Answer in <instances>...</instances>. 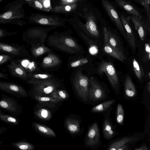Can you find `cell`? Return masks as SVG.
Listing matches in <instances>:
<instances>
[{
  "mask_svg": "<svg viewBox=\"0 0 150 150\" xmlns=\"http://www.w3.org/2000/svg\"><path fill=\"white\" fill-rule=\"evenodd\" d=\"M24 0H16L8 3L4 10L0 13V24H13L23 26L26 22L22 20L25 18L23 8Z\"/></svg>",
  "mask_w": 150,
  "mask_h": 150,
  "instance_id": "6da1fadb",
  "label": "cell"
},
{
  "mask_svg": "<svg viewBox=\"0 0 150 150\" xmlns=\"http://www.w3.org/2000/svg\"><path fill=\"white\" fill-rule=\"evenodd\" d=\"M26 83L32 86L30 96H49L59 86L58 83L51 78L41 80L30 79Z\"/></svg>",
  "mask_w": 150,
  "mask_h": 150,
  "instance_id": "7a4b0ae2",
  "label": "cell"
},
{
  "mask_svg": "<svg viewBox=\"0 0 150 150\" xmlns=\"http://www.w3.org/2000/svg\"><path fill=\"white\" fill-rule=\"evenodd\" d=\"M144 133H136L124 136L114 139L109 143L108 150L132 149L135 145L144 138Z\"/></svg>",
  "mask_w": 150,
  "mask_h": 150,
  "instance_id": "3957f363",
  "label": "cell"
},
{
  "mask_svg": "<svg viewBox=\"0 0 150 150\" xmlns=\"http://www.w3.org/2000/svg\"><path fill=\"white\" fill-rule=\"evenodd\" d=\"M50 39L51 45L64 52L75 54L81 50V46L73 39L69 36L53 37Z\"/></svg>",
  "mask_w": 150,
  "mask_h": 150,
  "instance_id": "277c9868",
  "label": "cell"
},
{
  "mask_svg": "<svg viewBox=\"0 0 150 150\" xmlns=\"http://www.w3.org/2000/svg\"><path fill=\"white\" fill-rule=\"evenodd\" d=\"M89 82L88 100L95 104L106 100L108 92L93 77L89 79Z\"/></svg>",
  "mask_w": 150,
  "mask_h": 150,
  "instance_id": "5b68a950",
  "label": "cell"
},
{
  "mask_svg": "<svg viewBox=\"0 0 150 150\" xmlns=\"http://www.w3.org/2000/svg\"><path fill=\"white\" fill-rule=\"evenodd\" d=\"M98 71L100 74L105 73L114 91L118 94L120 91V83L113 65L110 62L103 61L99 65Z\"/></svg>",
  "mask_w": 150,
  "mask_h": 150,
  "instance_id": "8992f818",
  "label": "cell"
},
{
  "mask_svg": "<svg viewBox=\"0 0 150 150\" xmlns=\"http://www.w3.org/2000/svg\"><path fill=\"white\" fill-rule=\"evenodd\" d=\"M73 83L78 96L84 101H88L89 79L82 74L81 69L78 70L76 73Z\"/></svg>",
  "mask_w": 150,
  "mask_h": 150,
  "instance_id": "52a82bcc",
  "label": "cell"
},
{
  "mask_svg": "<svg viewBox=\"0 0 150 150\" xmlns=\"http://www.w3.org/2000/svg\"><path fill=\"white\" fill-rule=\"evenodd\" d=\"M0 108L15 116L20 115L23 112V107L16 99L4 94L0 100Z\"/></svg>",
  "mask_w": 150,
  "mask_h": 150,
  "instance_id": "ba28073f",
  "label": "cell"
},
{
  "mask_svg": "<svg viewBox=\"0 0 150 150\" xmlns=\"http://www.w3.org/2000/svg\"><path fill=\"white\" fill-rule=\"evenodd\" d=\"M102 143L99 126L96 122H93L88 129L85 144L92 149H97Z\"/></svg>",
  "mask_w": 150,
  "mask_h": 150,
  "instance_id": "9c48e42d",
  "label": "cell"
},
{
  "mask_svg": "<svg viewBox=\"0 0 150 150\" xmlns=\"http://www.w3.org/2000/svg\"><path fill=\"white\" fill-rule=\"evenodd\" d=\"M112 108L102 114L104 117L102 126V132L105 139L110 140L119 133L116 130L117 126L113 125L110 117Z\"/></svg>",
  "mask_w": 150,
  "mask_h": 150,
  "instance_id": "30bf717a",
  "label": "cell"
},
{
  "mask_svg": "<svg viewBox=\"0 0 150 150\" xmlns=\"http://www.w3.org/2000/svg\"><path fill=\"white\" fill-rule=\"evenodd\" d=\"M101 1L103 7L109 17L115 24L124 37L127 39L126 34L120 18L113 5L107 0H101Z\"/></svg>",
  "mask_w": 150,
  "mask_h": 150,
  "instance_id": "8fae6325",
  "label": "cell"
},
{
  "mask_svg": "<svg viewBox=\"0 0 150 150\" xmlns=\"http://www.w3.org/2000/svg\"><path fill=\"white\" fill-rule=\"evenodd\" d=\"M0 90L19 98L28 96L22 86L14 83L0 81Z\"/></svg>",
  "mask_w": 150,
  "mask_h": 150,
  "instance_id": "7c38bea8",
  "label": "cell"
},
{
  "mask_svg": "<svg viewBox=\"0 0 150 150\" xmlns=\"http://www.w3.org/2000/svg\"><path fill=\"white\" fill-rule=\"evenodd\" d=\"M29 19L33 23L42 25L58 26L62 24L57 19L47 16L37 15L30 16Z\"/></svg>",
  "mask_w": 150,
  "mask_h": 150,
  "instance_id": "4fadbf2b",
  "label": "cell"
},
{
  "mask_svg": "<svg viewBox=\"0 0 150 150\" xmlns=\"http://www.w3.org/2000/svg\"><path fill=\"white\" fill-rule=\"evenodd\" d=\"M0 50L18 57L26 56L27 55L26 50L21 46H16L1 42Z\"/></svg>",
  "mask_w": 150,
  "mask_h": 150,
  "instance_id": "5bb4252c",
  "label": "cell"
},
{
  "mask_svg": "<svg viewBox=\"0 0 150 150\" xmlns=\"http://www.w3.org/2000/svg\"><path fill=\"white\" fill-rule=\"evenodd\" d=\"M121 21L126 33L127 39L130 45L133 49L135 47V40L134 35L129 23L130 17H125L121 15L120 16Z\"/></svg>",
  "mask_w": 150,
  "mask_h": 150,
  "instance_id": "9a60e30c",
  "label": "cell"
},
{
  "mask_svg": "<svg viewBox=\"0 0 150 150\" xmlns=\"http://www.w3.org/2000/svg\"><path fill=\"white\" fill-rule=\"evenodd\" d=\"M8 67L10 73L13 76L23 80H26L28 78V74L19 63L12 61L8 65Z\"/></svg>",
  "mask_w": 150,
  "mask_h": 150,
  "instance_id": "2e32d148",
  "label": "cell"
},
{
  "mask_svg": "<svg viewBox=\"0 0 150 150\" xmlns=\"http://www.w3.org/2000/svg\"><path fill=\"white\" fill-rule=\"evenodd\" d=\"M108 42L112 47L117 52L123 59H126L124 54L123 48L117 37L109 29L108 30Z\"/></svg>",
  "mask_w": 150,
  "mask_h": 150,
  "instance_id": "e0dca14e",
  "label": "cell"
},
{
  "mask_svg": "<svg viewBox=\"0 0 150 150\" xmlns=\"http://www.w3.org/2000/svg\"><path fill=\"white\" fill-rule=\"evenodd\" d=\"M103 34L104 40L103 50L106 53L121 62L123 60L118 54L110 45L108 42V33L107 29L105 27L103 28Z\"/></svg>",
  "mask_w": 150,
  "mask_h": 150,
  "instance_id": "ac0fdd59",
  "label": "cell"
},
{
  "mask_svg": "<svg viewBox=\"0 0 150 150\" xmlns=\"http://www.w3.org/2000/svg\"><path fill=\"white\" fill-rule=\"evenodd\" d=\"M86 20L85 26L88 32L95 37L99 36L96 23V20L94 15L91 13H88L86 16Z\"/></svg>",
  "mask_w": 150,
  "mask_h": 150,
  "instance_id": "d6986e66",
  "label": "cell"
},
{
  "mask_svg": "<svg viewBox=\"0 0 150 150\" xmlns=\"http://www.w3.org/2000/svg\"><path fill=\"white\" fill-rule=\"evenodd\" d=\"M35 100L42 105L46 106L50 108L55 107L58 103L61 100L56 99L50 96H30Z\"/></svg>",
  "mask_w": 150,
  "mask_h": 150,
  "instance_id": "ffe728a7",
  "label": "cell"
},
{
  "mask_svg": "<svg viewBox=\"0 0 150 150\" xmlns=\"http://www.w3.org/2000/svg\"><path fill=\"white\" fill-rule=\"evenodd\" d=\"M131 19L141 40L144 41L146 35V30L148 29V25L144 24L141 19L134 16L132 15Z\"/></svg>",
  "mask_w": 150,
  "mask_h": 150,
  "instance_id": "44dd1931",
  "label": "cell"
},
{
  "mask_svg": "<svg viewBox=\"0 0 150 150\" xmlns=\"http://www.w3.org/2000/svg\"><path fill=\"white\" fill-rule=\"evenodd\" d=\"M120 7L128 13L135 16L141 19L142 16L136 8L129 2L125 0H114Z\"/></svg>",
  "mask_w": 150,
  "mask_h": 150,
  "instance_id": "7402d4cb",
  "label": "cell"
},
{
  "mask_svg": "<svg viewBox=\"0 0 150 150\" xmlns=\"http://www.w3.org/2000/svg\"><path fill=\"white\" fill-rule=\"evenodd\" d=\"M115 102V99L104 101L93 107L91 112L94 113H102L112 108Z\"/></svg>",
  "mask_w": 150,
  "mask_h": 150,
  "instance_id": "603a6c76",
  "label": "cell"
},
{
  "mask_svg": "<svg viewBox=\"0 0 150 150\" xmlns=\"http://www.w3.org/2000/svg\"><path fill=\"white\" fill-rule=\"evenodd\" d=\"M61 60L56 55L49 53L48 55L43 59L41 66L44 68L53 67L60 63Z\"/></svg>",
  "mask_w": 150,
  "mask_h": 150,
  "instance_id": "cb8c5ba5",
  "label": "cell"
},
{
  "mask_svg": "<svg viewBox=\"0 0 150 150\" xmlns=\"http://www.w3.org/2000/svg\"><path fill=\"white\" fill-rule=\"evenodd\" d=\"M125 96L129 98H133L135 96L136 91L135 86L131 78L127 76L125 80Z\"/></svg>",
  "mask_w": 150,
  "mask_h": 150,
  "instance_id": "d4e9b609",
  "label": "cell"
},
{
  "mask_svg": "<svg viewBox=\"0 0 150 150\" xmlns=\"http://www.w3.org/2000/svg\"><path fill=\"white\" fill-rule=\"evenodd\" d=\"M65 125L67 130L71 134L76 133L80 130L79 122L72 118H67L66 120Z\"/></svg>",
  "mask_w": 150,
  "mask_h": 150,
  "instance_id": "484cf974",
  "label": "cell"
},
{
  "mask_svg": "<svg viewBox=\"0 0 150 150\" xmlns=\"http://www.w3.org/2000/svg\"><path fill=\"white\" fill-rule=\"evenodd\" d=\"M33 127L40 133L45 135L55 137L56 135L54 131L49 127L36 122L32 124Z\"/></svg>",
  "mask_w": 150,
  "mask_h": 150,
  "instance_id": "4316f807",
  "label": "cell"
},
{
  "mask_svg": "<svg viewBox=\"0 0 150 150\" xmlns=\"http://www.w3.org/2000/svg\"><path fill=\"white\" fill-rule=\"evenodd\" d=\"M28 35L30 38H40L42 42L44 43L47 34L45 31L42 29H32L28 32Z\"/></svg>",
  "mask_w": 150,
  "mask_h": 150,
  "instance_id": "83f0119b",
  "label": "cell"
},
{
  "mask_svg": "<svg viewBox=\"0 0 150 150\" xmlns=\"http://www.w3.org/2000/svg\"><path fill=\"white\" fill-rule=\"evenodd\" d=\"M14 148L21 150H33L35 146L30 143L24 140H21L11 143Z\"/></svg>",
  "mask_w": 150,
  "mask_h": 150,
  "instance_id": "f1b7e54d",
  "label": "cell"
},
{
  "mask_svg": "<svg viewBox=\"0 0 150 150\" xmlns=\"http://www.w3.org/2000/svg\"><path fill=\"white\" fill-rule=\"evenodd\" d=\"M0 120L10 125L17 126L19 125L20 122L19 120L15 116L3 112L0 114Z\"/></svg>",
  "mask_w": 150,
  "mask_h": 150,
  "instance_id": "f546056e",
  "label": "cell"
},
{
  "mask_svg": "<svg viewBox=\"0 0 150 150\" xmlns=\"http://www.w3.org/2000/svg\"><path fill=\"white\" fill-rule=\"evenodd\" d=\"M77 6V4L76 3L66 5L57 6L52 8V11L56 13L70 12L75 10Z\"/></svg>",
  "mask_w": 150,
  "mask_h": 150,
  "instance_id": "4dcf8cb0",
  "label": "cell"
},
{
  "mask_svg": "<svg viewBox=\"0 0 150 150\" xmlns=\"http://www.w3.org/2000/svg\"><path fill=\"white\" fill-rule=\"evenodd\" d=\"M51 51V49L43 45L33 46L31 49L32 53L35 57L39 56Z\"/></svg>",
  "mask_w": 150,
  "mask_h": 150,
  "instance_id": "1f68e13d",
  "label": "cell"
},
{
  "mask_svg": "<svg viewBox=\"0 0 150 150\" xmlns=\"http://www.w3.org/2000/svg\"><path fill=\"white\" fill-rule=\"evenodd\" d=\"M34 114L39 118L45 120H48L52 117L51 112L45 108H41L35 110L34 112Z\"/></svg>",
  "mask_w": 150,
  "mask_h": 150,
  "instance_id": "d6a6232c",
  "label": "cell"
},
{
  "mask_svg": "<svg viewBox=\"0 0 150 150\" xmlns=\"http://www.w3.org/2000/svg\"><path fill=\"white\" fill-rule=\"evenodd\" d=\"M49 96L62 101L67 99L69 97L68 94L65 91L57 89L53 92Z\"/></svg>",
  "mask_w": 150,
  "mask_h": 150,
  "instance_id": "836d02e7",
  "label": "cell"
},
{
  "mask_svg": "<svg viewBox=\"0 0 150 150\" xmlns=\"http://www.w3.org/2000/svg\"><path fill=\"white\" fill-rule=\"evenodd\" d=\"M116 121L120 125H123L124 119V111L122 105L118 104L117 105L116 112Z\"/></svg>",
  "mask_w": 150,
  "mask_h": 150,
  "instance_id": "e575fe53",
  "label": "cell"
},
{
  "mask_svg": "<svg viewBox=\"0 0 150 150\" xmlns=\"http://www.w3.org/2000/svg\"><path fill=\"white\" fill-rule=\"evenodd\" d=\"M28 78L30 79L33 80H41L50 79L52 76L49 74L46 73L34 74L29 73L28 74Z\"/></svg>",
  "mask_w": 150,
  "mask_h": 150,
  "instance_id": "d590c367",
  "label": "cell"
},
{
  "mask_svg": "<svg viewBox=\"0 0 150 150\" xmlns=\"http://www.w3.org/2000/svg\"><path fill=\"white\" fill-rule=\"evenodd\" d=\"M133 66L135 73L137 78L141 80L142 77L144 75L142 69H141L139 64L136 60L134 59L133 60Z\"/></svg>",
  "mask_w": 150,
  "mask_h": 150,
  "instance_id": "8d00e7d4",
  "label": "cell"
},
{
  "mask_svg": "<svg viewBox=\"0 0 150 150\" xmlns=\"http://www.w3.org/2000/svg\"><path fill=\"white\" fill-rule=\"evenodd\" d=\"M142 59L145 62H146L150 59V47L149 44L145 43L144 50Z\"/></svg>",
  "mask_w": 150,
  "mask_h": 150,
  "instance_id": "74e56055",
  "label": "cell"
},
{
  "mask_svg": "<svg viewBox=\"0 0 150 150\" xmlns=\"http://www.w3.org/2000/svg\"><path fill=\"white\" fill-rule=\"evenodd\" d=\"M29 5L37 9L44 11H45L40 0H33L31 2L29 3Z\"/></svg>",
  "mask_w": 150,
  "mask_h": 150,
  "instance_id": "f35d334b",
  "label": "cell"
},
{
  "mask_svg": "<svg viewBox=\"0 0 150 150\" xmlns=\"http://www.w3.org/2000/svg\"><path fill=\"white\" fill-rule=\"evenodd\" d=\"M88 62V60L87 59H82L72 62L71 63L70 66L72 67H77L86 64Z\"/></svg>",
  "mask_w": 150,
  "mask_h": 150,
  "instance_id": "ab89813d",
  "label": "cell"
},
{
  "mask_svg": "<svg viewBox=\"0 0 150 150\" xmlns=\"http://www.w3.org/2000/svg\"><path fill=\"white\" fill-rule=\"evenodd\" d=\"M46 12L52 11V8L50 0H40Z\"/></svg>",
  "mask_w": 150,
  "mask_h": 150,
  "instance_id": "60d3db41",
  "label": "cell"
},
{
  "mask_svg": "<svg viewBox=\"0 0 150 150\" xmlns=\"http://www.w3.org/2000/svg\"><path fill=\"white\" fill-rule=\"evenodd\" d=\"M144 6L146 10L148 18V21L150 23V8L149 5L150 0H144Z\"/></svg>",
  "mask_w": 150,
  "mask_h": 150,
  "instance_id": "b9f144b4",
  "label": "cell"
},
{
  "mask_svg": "<svg viewBox=\"0 0 150 150\" xmlns=\"http://www.w3.org/2000/svg\"><path fill=\"white\" fill-rule=\"evenodd\" d=\"M11 59V56L9 55H0V65L2 64L10 61Z\"/></svg>",
  "mask_w": 150,
  "mask_h": 150,
  "instance_id": "7bdbcfd3",
  "label": "cell"
},
{
  "mask_svg": "<svg viewBox=\"0 0 150 150\" xmlns=\"http://www.w3.org/2000/svg\"><path fill=\"white\" fill-rule=\"evenodd\" d=\"M61 5H66L76 3L78 0H59Z\"/></svg>",
  "mask_w": 150,
  "mask_h": 150,
  "instance_id": "ee69618b",
  "label": "cell"
},
{
  "mask_svg": "<svg viewBox=\"0 0 150 150\" xmlns=\"http://www.w3.org/2000/svg\"><path fill=\"white\" fill-rule=\"evenodd\" d=\"M11 34V33H9L2 29H0V38Z\"/></svg>",
  "mask_w": 150,
  "mask_h": 150,
  "instance_id": "f6af8a7d",
  "label": "cell"
},
{
  "mask_svg": "<svg viewBox=\"0 0 150 150\" xmlns=\"http://www.w3.org/2000/svg\"><path fill=\"white\" fill-rule=\"evenodd\" d=\"M134 150H149L148 147L145 143L142 144L141 146L138 147H135Z\"/></svg>",
  "mask_w": 150,
  "mask_h": 150,
  "instance_id": "bcb514c9",
  "label": "cell"
},
{
  "mask_svg": "<svg viewBox=\"0 0 150 150\" xmlns=\"http://www.w3.org/2000/svg\"><path fill=\"white\" fill-rule=\"evenodd\" d=\"M89 52L92 54H95L98 52V50L96 46H92L89 49Z\"/></svg>",
  "mask_w": 150,
  "mask_h": 150,
  "instance_id": "7dc6e473",
  "label": "cell"
},
{
  "mask_svg": "<svg viewBox=\"0 0 150 150\" xmlns=\"http://www.w3.org/2000/svg\"><path fill=\"white\" fill-rule=\"evenodd\" d=\"M7 128L4 127L0 126V135L7 131Z\"/></svg>",
  "mask_w": 150,
  "mask_h": 150,
  "instance_id": "c3c4849f",
  "label": "cell"
},
{
  "mask_svg": "<svg viewBox=\"0 0 150 150\" xmlns=\"http://www.w3.org/2000/svg\"><path fill=\"white\" fill-rule=\"evenodd\" d=\"M3 78L6 79H8L7 75L0 72V78Z\"/></svg>",
  "mask_w": 150,
  "mask_h": 150,
  "instance_id": "681fc988",
  "label": "cell"
},
{
  "mask_svg": "<svg viewBox=\"0 0 150 150\" xmlns=\"http://www.w3.org/2000/svg\"><path fill=\"white\" fill-rule=\"evenodd\" d=\"M147 89L149 93L150 91V82H149L147 84Z\"/></svg>",
  "mask_w": 150,
  "mask_h": 150,
  "instance_id": "f907efd6",
  "label": "cell"
},
{
  "mask_svg": "<svg viewBox=\"0 0 150 150\" xmlns=\"http://www.w3.org/2000/svg\"><path fill=\"white\" fill-rule=\"evenodd\" d=\"M140 1V3L142 5L144 6V0H139Z\"/></svg>",
  "mask_w": 150,
  "mask_h": 150,
  "instance_id": "816d5d0a",
  "label": "cell"
},
{
  "mask_svg": "<svg viewBox=\"0 0 150 150\" xmlns=\"http://www.w3.org/2000/svg\"><path fill=\"white\" fill-rule=\"evenodd\" d=\"M33 0H24L26 2H28V3H30Z\"/></svg>",
  "mask_w": 150,
  "mask_h": 150,
  "instance_id": "f5cc1de1",
  "label": "cell"
},
{
  "mask_svg": "<svg viewBox=\"0 0 150 150\" xmlns=\"http://www.w3.org/2000/svg\"><path fill=\"white\" fill-rule=\"evenodd\" d=\"M4 142L3 140H0V146H1L3 143Z\"/></svg>",
  "mask_w": 150,
  "mask_h": 150,
  "instance_id": "db71d44e",
  "label": "cell"
},
{
  "mask_svg": "<svg viewBox=\"0 0 150 150\" xmlns=\"http://www.w3.org/2000/svg\"><path fill=\"white\" fill-rule=\"evenodd\" d=\"M134 0L135 1H138V2H139L140 3V1H139V0Z\"/></svg>",
  "mask_w": 150,
  "mask_h": 150,
  "instance_id": "11a10c76",
  "label": "cell"
},
{
  "mask_svg": "<svg viewBox=\"0 0 150 150\" xmlns=\"http://www.w3.org/2000/svg\"><path fill=\"white\" fill-rule=\"evenodd\" d=\"M148 75H149V78H150V72H149L148 73Z\"/></svg>",
  "mask_w": 150,
  "mask_h": 150,
  "instance_id": "9f6ffc18",
  "label": "cell"
},
{
  "mask_svg": "<svg viewBox=\"0 0 150 150\" xmlns=\"http://www.w3.org/2000/svg\"><path fill=\"white\" fill-rule=\"evenodd\" d=\"M2 112H1V111L0 110V114Z\"/></svg>",
  "mask_w": 150,
  "mask_h": 150,
  "instance_id": "6f0895ef",
  "label": "cell"
},
{
  "mask_svg": "<svg viewBox=\"0 0 150 150\" xmlns=\"http://www.w3.org/2000/svg\"><path fill=\"white\" fill-rule=\"evenodd\" d=\"M3 0H0V2Z\"/></svg>",
  "mask_w": 150,
  "mask_h": 150,
  "instance_id": "680465c9",
  "label": "cell"
},
{
  "mask_svg": "<svg viewBox=\"0 0 150 150\" xmlns=\"http://www.w3.org/2000/svg\"><path fill=\"white\" fill-rule=\"evenodd\" d=\"M79 0V1H81V0Z\"/></svg>",
  "mask_w": 150,
  "mask_h": 150,
  "instance_id": "91938a15",
  "label": "cell"
}]
</instances>
